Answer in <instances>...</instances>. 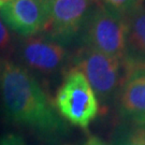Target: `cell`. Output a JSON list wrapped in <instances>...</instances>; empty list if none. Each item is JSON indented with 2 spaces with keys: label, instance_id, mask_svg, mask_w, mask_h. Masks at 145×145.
<instances>
[{
  "label": "cell",
  "instance_id": "cell-7",
  "mask_svg": "<svg viewBox=\"0 0 145 145\" xmlns=\"http://www.w3.org/2000/svg\"><path fill=\"white\" fill-rule=\"evenodd\" d=\"M126 69L119 90V112L133 124L145 126V63L126 66Z\"/></svg>",
  "mask_w": 145,
  "mask_h": 145
},
{
  "label": "cell",
  "instance_id": "cell-14",
  "mask_svg": "<svg viewBox=\"0 0 145 145\" xmlns=\"http://www.w3.org/2000/svg\"><path fill=\"white\" fill-rule=\"evenodd\" d=\"M39 145H69L63 143L60 138H54V137H46V138H41V141Z\"/></svg>",
  "mask_w": 145,
  "mask_h": 145
},
{
  "label": "cell",
  "instance_id": "cell-4",
  "mask_svg": "<svg viewBox=\"0 0 145 145\" xmlns=\"http://www.w3.org/2000/svg\"><path fill=\"white\" fill-rule=\"evenodd\" d=\"M123 68H126L121 59L85 47L75 57V69L86 78L97 98L106 103L115 97L121 87L125 78Z\"/></svg>",
  "mask_w": 145,
  "mask_h": 145
},
{
  "label": "cell",
  "instance_id": "cell-13",
  "mask_svg": "<svg viewBox=\"0 0 145 145\" xmlns=\"http://www.w3.org/2000/svg\"><path fill=\"white\" fill-rule=\"evenodd\" d=\"M11 42V36L9 31L5 26L3 22L0 18V50H5V47L10 44Z\"/></svg>",
  "mask_w": 145,
  "mask_h": 145
},
{
  "label": "cell",
  "instance_id": "cell-12",
  "mask_svg": "<svg viewBox=\"0 0 145 145\" xmlns=\"http://www.w3.org/2000/svg\"><path fill=\"white\" fill-rule=\"evenodd\" d=\"M0 145H27L24 138L15 132H9L0 137Z\"/></svg>",
  "mask_w": 145,
  "mask_h": 145
},
{
  "label": "cell",
  "instance_id": "cell-2",
  "mask_svg": "<svg viewBox=\"0 0 145 145\" xmlns=\"http://www.w3.org/2000/svg\"><path fill=\"white\" fill-rule=\"evenodd\" d=\"M58 114L71 125L86 129L99 113V101L86 78L73 68L66 74L55 99Z\"/></svg>",
  "mask_w": 145,
  "mask_h": 145
},
{
  "label": "cell",
  "instance_id": "cell-1",
  "mask_svg": "<svg viewBox=\"0 0 145 145\" xmlns=\"http://www.w3.org/2000/svg\"><path fill=\"white\" fill-rule=\"evenodd\" d=\"M0 91L7 118L35 130L41 138L66 135L68 127L46 93L25 67L2 60Z\"/></svg>",
  "mask_w": 145,
  "mask_h": 145
},
{
  "label": "cell",
  "instance_id": "cell-10",
  "mask_svg": "<svg viewBox=\"0 0 145 145\" xmlns=\"http://www.w3.org/2000/svg\"><path fill=\"white\" fill-rule=\"evenodd\" d=\"M111 145H145V126L133 124L120 127Z\"/></svg>",
  "mask_w": 145,
  "mask_h": 145
},
{
  "label": "cell",
  "instance_id": "cell-15",
  "mask_svg": "<svg viewBox=\"0 0 145 145\" xmlns=\"http://www.w3.org/2000/svg\"><path fill=\"white\" fill-rule=\"evenodd\" d=\"M82 145H109L96 135H89Z\"/></svg>",
  "mask_w": 145,
  "mask_h": 145
},
{
  "label": "cell",
  "instance_id": "cell-19",
  "mask_svg": "<svg viewBox=\"0 0 145 145\" xmlns=\"http://www.w3.org/2000/svg\"><path fill=\"white\" fill-rule=\"evenodd\" d=\"M141 1H142V2H143V5H144V3H145V0H141Z\"/></svg>",
  "mask_w": 145,
  "mask_h": 145
},
{
  "label": "cell",
  "instance_id": "cell-6",
  "mask_svg": "<svg viewBox=\"0 0 145 145\" xmlns=\"http://www.w3.org/2000/svg\"><path fill=\"white\" fill-rule=\"evenodd\" d=\"M0 18L15 33L31 37L44 30L46 9L41 0H12L0 8Z\"/></svg>",
  "mask_w": 145,
  "mask_h": 145
},
{
  "label": "cell",
  "instance_id": "cell-9",
  "mask_svg": "<svg viewBox=\"0 0 145 145\" xmlns=\"http://www.w3.org/2000/svg\"><path fill=\"white\" fill-rule=\"evenodd\" d=\"M127 22V54L126 66L145 63V7L126 17Z\"/></svg>",
  "mask_w": 145,
  "mask_h": 145
},
{
  "label": "cell",
  "instance_id": "cell-5",
  "mask_svg": "<svg viewBox=\"0 0 145 145\" xmlns=\"http://www.w3.org/2000/svg\"><path fill=\"white\" fill-rule=\"evenodd\" d=\"M95 0H51L45 3L44 30L53 40H70L82 29Z\"/></svg>",
  "mask_w": 145,
  "mask_h": 145
},
{
  "label": "cell",
  "instance_id": "cell-17",
  "mask_svg": "<svg viewBox=\"0 0 145 145\" xmlns=\"http://www.w3.org/2000/svg\"><path fill=\"white\" fill-rule=\"evenodd\" d=\"M41 1L45 5V3H47V2H48V1H51V0H41Z\"/></svg>",
  "mask_w": 145,
  "mask_h": 145
},
{
  "label": "cell",
  "instance_id": "cell-18",
  "mask_svg": "<svg viewBox=\"0 0 145 145\" xmlns=\"http://www.w3.org/2000/svg\"><path fill=\"white\" fill-rule=\"evenodd\" d=\"M1 63H2V60H0V71H1Z\"/></svg>",
  "mask_w": 145,
  "mask_h": 145
},
{
  "label": "cell",
  "instance_id": "cell-8",
  "mask_svg": "<svg viewBox=\"0 0 145 145\" xmlns=\"http://www.w3.org/2000/svg\"><path fill=\"white\" fill-rule=\"evenodd\" d=\"M21 59L27 67L43 74H52L62 67L67 52L61 44L44 38H29L20 50Z\"/></svg>",
  "mask_w": 145,
  "mask_h": 145
},
{
  "label": "cell",
  "instance_id": "cell-3",
  "mask_svg": "<svg viewBox=\"0 0 145 145\" xmlns=\"http://www.w3.org/2000/svg\"><path fill=\"white\" fill-rule=\"evenodd\" d=\"M126 17L102 5L93 8L83 26V40L88 47L124 60L127 54Z\"/></svg>",
  "mask_w": 145,
  "mask_h": 145
},
{
  "label": "cell",
  "instance_id": "cell-11",
  "mask_svg": "<svg viewBox=\"0 0 145 145\" xmlns=\"http://www.w3.org/2000/svg\"><path fill=\"white\" fill-rule=\"evenodd\" d=\"M98 1L100 2V5L124 17H127L144 5L141 0H98Z\"/></svg>",
  "mask_w": 145,
  "mask_h": 145
},
{
  "label": "cell",
  "instance_id": "cell-16",
  "mask_svg": "<svg viewBox=\"0 0 145 145\" xmlns=\"http://www.w3.org/2000/svg\"><path fill=\"white\" fill-rule=\"evenodd\" d=\"M10 1H12V0H0V8L3 7L5 5H7V3H9Z\"/></svg>",
  "mask_w": 145,
  "mask_h": 145
}]
</instances>
